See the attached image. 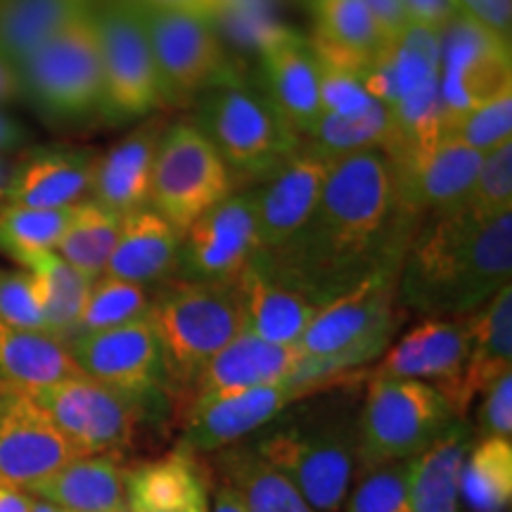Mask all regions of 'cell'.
<instances>
[{
  "mask_svg": "<svg viewBox=\"0 0 512 512\" xmlns=\"http://www.w3.org/2000/svg\"><path fill=\"white\" fill-rule=\"evenodd\" d=\"M418 223L399 200L389 157L358 152L332 164L304 226L256 254L254 266L320 309L370 278L399 273Z\"/></svg>",
  "mask_w": 512,
  "mask_h": 512,
  "instance_id": "1",
  "label": "cell"
},
{
  "mask_svg": "<svg viewBox=\"0 0 512 512\" xmlns=\"http://www.w3.org/2000/svg\"><path fill=\"white\" fill-rule=\"evenodd\" d=\"M510 275L512 214L482 219L460 204L418 223L396 299L427 318H463L510 285Z\"/></svg>",
  "mask_w": 512,
  "mask_h": 512,
  "instance_id": "2",
  "label": "cell"
},
{
  "mask_svg": "<svg viewBox=\"0 0 512 512\" xmlns=\"http://www.w3.org/2000/svg\"><path fill=\"white\" fill-rule=\"evenodd\" d=\"M354 382V380H351ZM351 382L316 403L299 401L294 411L249 437L261 458L283 472L316 512H339L356 479L358 403Z\"/></svg>",
  "mask_w": 512,
  "mask_h": 512,
  "instance_id": "3",
  "label": "cell"
},
{
  "mask_svg": "<svg viewBox=\"0 0 512 512\" xmlns=\"http://www.w3.org/2000/svg\"><path fill=\"white\" fill-rule=\"evenodd\" d=\"M147 320L162 344L171 384H195L211 358L242 332L235 283L169 280L152 290Z\"/></svg>",
  "mask_w": 512,
  "mask_h": 512,
  "instance_id": "4",
  "label": "cell"
},
{
  "mask_svg": "<svg viewBox=\"0 0 512 512\" xmlns=\"http://www.w3.org/2000/svg\"><path fill=\"white\" fill-rule=\"evenodd\" d=\"M195 102L192 124L216 147L233 178L264 181L302 145L264 88L249 86L240 76Z\"/></svg>",
  "mask_w": 512,
  "mask_h": 512,
  "instance_id": "5",
  "label": "cell"
},
{
  "mask_svg": "<svg viewBox=\"0 0 512 512\" xmlns=\"http://www.w3.org/2000/svg\"><path fill=\"white\" fill-rule=\"evenodd\" d=\"M439 34L441 29L408 24L382 41L361 69L366 88L394 121L396 145L389 155L439 138Z\"/></svg>",
  "mask_w": 512,
  "mask_h": 512,
  "instance_id": "6",
  "label": "cell"
},
{
  "mask_svg": "<svg viewBox=\"0 0 512 512\" xmlns=\"http://www.w3.org/2000/svg\"><path fill=\"white\" fill-rule=\"evenodd\" d=\"M399 273H384L320 306L299 351L323 375L356 373L389 349L406 309L396 299Z\"/></svg>",
  "mask_w": 512,
  "mask_h": 512,
  "instance_id": "7",
  "label": "cell"
},
{
  "mask_svg": "<svg viewBox=\"0 0 512 512\" xmlns=\"http://www.w3.org/2000/svg\"><path fill=\"white\" fill-rule=\"evenodd\" d=\"M456 420V413L432 384L370 377L358 408L356 475L418 458Z\"/></svg>",
  "mask_w": 512,
  "mask_h": 512,
  "instance_id": "8",
  "label": "cell"
},
{
  "mask_svg": "<svg viewBox=\"0 0 512 512\" xmlns=\"http://www.w3.org/2000/svg\"><path fill=\"white\" fill-rule=\"evenodd\" d=\"M24 394L83 456H117L136 441L140 425L157 418L164 406L133 399L83 375Z\"/></svg>",
  "mask_w": 512,
  "mask_h": 512,
  "instance_id": "9",
  "label": "cell"
},
{
  "mask_svg": "<svg viewBox=\"0 0 512 512\" xmlns=\"http://www.w3.org/2000/svg\"><path fill=\"white\" fill-rule=\"evenodd\" d=\"M22 91L57 117L102 110L105 86L98 38L86 3L17 67Z\"/></svg>",
  "mask_w": 512,
  "mask_h": 512,
  "instance_id": "10",
  "label": "cell"
},
{
  "mask_svg": "<svg viewBox=\"0 0 512 512\" xmlns=\"http://www.w3.org/2000/svg\"><path fill=\"white\" fill-rule=\"evenodd\" d=\"M98 38L102 110L114 119H140L166 105L150 38L133 0H86Z\"/></svg>",
  "mask_w": 512,
  "mask_h": 512,
  "instance_id": "11",
  "label": "cell"
},
{
  "mask_svg": "<svg viewBox=\"0 0 512 512\" xmlns=\"http://www.w3.org/2000/svg\"><path fill=\"white\" fill-rule=\"evenodd\" d=\"M230 192H235V178L200 128L192 121H178L166 128L147 207L183 235Z\"/></svg>",
  "mask_w": 512,
  "mask_h": 512,
  "instance_id": "12",
  "label": "cell"
},
{
  "mask_svg": "<svg viewBox=\"0 0 512 512\" xmlns=\"http://www.w3.org/2000/svg\"><path fill=\"white\" fill-rule=\"evenodd\" d=\"M150 38L166 105L195 102L202 93L238 79L223 48L219 27L211 19L176 10L138 5Z\"/></svg>",
  "mask_w": 512,
  "mask_h": 512,
  "instance_id": "13",
  "label": "cell"
},
{
  "mask_svg": "<svg viewBox=\"0 0 512 512\" xmlns=\"http://www.w3.org/2000/svg\"><path fill=\"white\" fill-rule=\"evenodd\" d=\"M354 377L356 373L339 377H290L283 382L261 384V387L190 403L178 448L192 456L221 451V448L254 437L294 403L325 392V389L339 387Z\"/></svg>",
  "mask_w": 512,
  "mask_h": 512,
  "instance_id": "14",
  "label": "cell"
},
{
  "mask_svg": "<svg viewBox=\"0 0 512 512\" xmlns=\"http://www.w3.org/2000/svg\"><path fill=\"white\" fill-rule=\"evenodd\" d=\"M508 88H512L510 41L458 12L439 34L441 124Z\"/></svg>",
  "mask_w": 512,
  "mask_h": 512,
  "instance_id": "15",
  "label": "cell"
},
{
  "mask_svg": "<svg viewBox=\"0 0 512 512\" xmlns=\"http://www.w3.org/2000/svg\"><path fill=\"white\" fill-rule=\"evenodd\" d=\"M320 102L323 112L318 128L304 143L328 162L335 164L337 159L368 150H380L384 155L394 150V121L366 88L361 69L320 60Z\"/></svg>",
  "mask_w": 512,
  "mask_h": 512,
  "instance_id": "16",
  "label": "cell"
},
{
  "mask_svg": "<svg viewBox=\"0 0 512 512\" xmlns=\"http://www.w3.org/2000/svg\"><path fill=\"white\" fill-rule=\"evenodd\" d=\"M67 347L79 373L88 380L140 401H166L169 370L147 316L121 328L74 337Z\"/></svg>",
  "mask_w": 512,
  "mask_h": 512,
  "instance_id": "17",
  "label": "cell"
},
{
  "mask_svg": "<svg viewBox=\"0 0 512 512\" xmlns=\"http://www.w3.org/2000/svg\"><path fill=\"white\" fill-rule=\"evenodd\" d=\"M259 254L252 192H230L181 235L174 280L235 283Z\"/></svg>",
  "mask_w": 512,
  "mask_h": 512,
  "instance_id": "18",
  "label": "cell"
},
{
  "mask_svg": "<svg viewBox=\"0 0 512 512\" xmlns=\"http://www.w3.org/2000/svg\"><path fill=\"white\" fill-rule=\"evenodd\" d=\"M482 157L451 138H434L394 152L389 162L401 204L420 221L458 209L472 188Z\"/></svg>",
  "mask_w": 512,
  "mask_h": 512,
  "instance_id": "19",
  "label": "cell"
},
{
  "mask_svg": "<svg viewBox=\"0 0 512 512\" xmlns=\"http://www.w3.org/2000/svg\"><path fill=\"white\" fill-rule=\"evenodd\" d=\"M83 453L57 430L34 399L3 389L0 396V484L29 489Z\"/></svg>",
  "mask_w": 512,
  "mask_h": 512,
  "instance_id": "20",
  "label": "cell"
},
{
  "mask_svg": "<svg viewBox=\"0 0 512 512\" xmlns=\"http://www.w3.org/2000/svg\"><path fill=\"white\" fill-rule=\"evenodd\" d=\"M268 98L275 110L302 140L316 133L323 102H320V60L311 38L283 24H268L256 36Z\"/></svg>",
  "mask_w": 512,
  "mask_h": 512,
  "instance_id": "21",
  "label": "cell"
},
{
  "mask_svg": "<svg viewBox=\"0 0 512 512\" xmlns=\"http://www.w3.org/2000/svg\"><path fill=\"white\" fill-rule=\"evenodd\" d=\"M332 169L323 155L302 140L299 150L259 181L252 192L259 254L280 247L304 226L316 209Z\"/></svg>",
  "mask_w": 512,
  "mask_h": 512,
  "instance_id": "22",
  "label": "cell"
},
{
  "mask_svg": "<svg viewBox=\"0 0 512 512\" xmlns=\"http://www.w3.org/2000/svg\"><path fill=\"white\" fill-rule=\"evenodd\" d=\"M470 344V316L427 318L408 330L392 349L384 351L370 377L427 382L446 399L463 375Z\"/></svg>",
  "mask_w": 512,
  "mask_h": 512,
  "instance_id": "23",
  "label": "cell"
},
{
  "mask_svg": "<svg viewBox=\"0 0 512 512\" xmlns=\"http://www.w3.org/2000/svg\"><path fill=\"white\" fill-rule=\"evenodd\" d=\"M290 377H330L323 375L304 358L297 344H271L259 339L252 332L242 330L233 342L226 344L219 354L204 366L192 384V401H207L216 396L242 392V389L261 387L290 380ZM339 377V375H337Z\"/></svg>",
  "mask_w": 512,
  "mask_h": 512,
  "instance_id": "24",
  "label": "cell"
},
{
  "mask_svg": "<svg viewBox=\"0 0 512 512\" xmlns=\"http://www.w3.org/2000/svg\"><path fill=\"white\" fill-rule=\"evenodd\" d=\"M166 117H145L143 124L98 157L88 200L126 216L150 204V185Z\"/></svg>",
  "mask_w": 512,
  "mask_h": 512,
  "instance_id": "25",
  "label": "cell"
},
{
  "mask_svg": "<svg viewBox=\"0 0 512 512\" xmlns=\"http://www.w3.org/2000/svg\"><path fill=\"white\" fill-rule=\"evenodd\" d=\"M95 162L98 155L88 150H38L10 171L0 200L12 207H74L91 195Z\"/></svg>",
  "mask_w": 512,
  "mask_h": 512,
  "instance_id": "26",
  "label": "cell"
},
{
  "mask_svg": "<svg viewBox=\"0 0 512 512\" xmlns=\"http://www.w3.org/2000/svg\"><path fill=\"white\" fill-rule=\"evenodd\" d=\"M470 318V354L456 389L446 396L458 420H465L477 396L503 375L512 373V287L505 285L482 309L470 313Z\"/></svg>",
  "mask_w": 512,
  "mask_h": 512,
  "instance_id": "27",
  "label": "cell"
},
{
  "mask_svg": "<svg viewBox=\"0 0 512 512\" xmlns=\"http://www.w3.org/2000/svg\"><path fill=\"white\" fill-rule=\"evenodd\" d=\"M178 252L181 233L155 209L143 207L121 219L117 245L102 275L150 290L174 280Z\"/></svg>",
  "mask_w": 512,
  "mask_h": 512,
  "instance_id": "28",
  "label": "cell"
},
{
  "mask_svg": "<svg viewBox=\"0 0 512 512\" xmlns=\"http://www.w3.org/2000/svg\"><path fill=\"white\" fill-rule=\"evenodd\" d=\"M126 512H209V482L197 456L176 448L128 472Z\"/></svg>",
  "mask_w": 512,
  "mask_h": 512,
  "instance_id": "29",
  "label": "cell"
},
{
  "mask_svg": "<svg viewBox=\"0 0 512 512\" xmlns=\"http://www.w3.org/2000/svg\"><path fill=\"white\" fill-rule=\"evenodd\" d=\"M235 294L242 311V330L271 344H299L318 313V306L273 283L254 261L235 280Z\"/></svg>",
  "mask_w": 512,
  "mask_h": 512,
  "instance_id": "30",
  "label": "cell"
},
{
  "mask_svg": "<svg viewBox=\"0 0 512 512\" xmlns=\"http://www.w3.org/2000/svg\"><path fill=\"white\" fill-rule=\"evenodd\" d=\"M126 479L117 456H81L27 491L67 512H126Z\"/></svg>",
  "mask_w": 512,
  "mask_h": 512,
  "instance_id": "31",
  "label": "cell"
},
{
  "mask_svg": "<svg viewBox=\"0 0 512 512\" xmlns=\"http://www.w3.org/2000/svg\"><path fill=\"white\" fill-rule=\"evenodd\" d=\"M221 484H226L247 512H316L283 472L268 465L249 439L211 453Z\"/></svg>",
  "mask_w": 512,
  "mask_h": 512,
  "instance_id": "32",
  "label": "cell"
},
{
  "mask_svg": "<svg viewBox=\"0 0 512 512\" xmlns=\"http://www.w3.org/2000/svg\"><path fill=\"white\" fill-rule=\"evenodd\" d=\"M477 434L456 420L434 444L413 458L411 512H460V475Z\"/></svg>",
  "mask_w": 512,
  "mask_h": 512,
  "instance_id": "33",
  "label": "cell"
},
{
  "mask_svg": "<svg viewBox=\"0 0 512 512\" xmlns=\"http://www.w3.org/2000/svg\"><path fill=\"white\" fill-rule=\"evenodd\" d=\"M79 375L62 339L0 323V389L31 392Z\"/></svg>",
  "mask_w": 512,
  "mask_h": 512,
  "instance_id": "34",
  "label": "cell"
},
{
  "mask_svg": "<svg viewBox=\"0 0 512 512\" xmlns=\"http://www.w3.org/2000/svg\"><path fill=\"white\" fill-rule=\"evenodd\" d=\"M313 10L311 46L323 62L363 69L382 46L380 29L366 0H309Z\"/></svg>",
  "mask_w": 512,
  "mask_h": 512,
  "instance_id": "35",
  "label": "cell"
},
{
  "mask_svg": "<svg viewBox=\"0 0 512 512\" xmlns=\"http://www.w3.org/2000/svg\"><path fill=\"white\" fill-rule=\"evenodd\" d=\"M19 266L34 275L48 335L67 344L74 337L93 280L69 266L57 252L31 254Z\"/></svg>",
  "mask_w": 512,
  "mask_h": 512,
  "instance_id": "36",
  "label": "cell"
},
{
  "mask_svg": "<svg viewBox=\"0 0 512 512\" xmlns=\"http://www.w3.org/2000/svg\"><path fill=\"white\" fill-rule=\"evenodd\" d=\"M512 501V441L477 439L460 475V512H508Z\"/></svg>",
  "mask_w": 512,
  "mask_h": 512,
  "instance_id": "37",
  "label": "cell"
},
{
  "mask_svg": "<svg viewBox=\"0 0 512 512\" xmlns=\"http://www.w3.org/2000/svg\"><path fill=\"white\" fill-rule=\"evenodd\" d=\"M86 0H0V55L19 67Z\"/></svg>",
  "mask_w": 512,
  "mask_h": 512,
  "instance_id": "38",
  "label": "cell"
},
{
  "mask_svg": "<svg viewBox=\"0 0 512 512\" xmlns=\"http://www.w3.org/2000/svg\"><path fill=\"white\" fill-rule=\"evenodd\" d=\"M121 219L124 216L117 211L93 200H83L74 207L72 223L55 252L81 275L98 280L105 273L112 249L117 245Z\"/></svg>",
  "mask_w": 512,
  "mask_h": 512,
  "instance_id": "39",
  "label": "cell"
},
{
  "mask_svg": "<svg viewBox=\"0 0 512 512\" xmlns=\"http://www.w3.org/2000/svg\"><path fill=\"white\" fill-rule=\"evenodd\" d=\"M74 207L36 209L3 204L0 207V252L8 254L17 264H22L31 254L55 252L72 223Z\"/></svg>",
  "mask_w": 512,
  "mask_h": 512,
  "instance_id": "40",
  "label": "cell"
},
{
  "mask_svg": "<svg viewBox=\"0 0 512 512\" xmlns=\"http://www.w3.org/2000/svg\"><path fill=\"white\" fill-rule=\"evenodd\" d=\"M150 302L152 290H147V287L100 275L98 280H93L79 323H76L74 337L136 323V320L147 316Z\"/></svg>",
  "mask_w": 512,
  "mask_h": 512,
  "instance_id": "41",
  "label": "cell"
},
{
  "mask_svg": "<svg viewBox=\"0 0 512 512\" xmlns=\"http://www.w3.org/2000/svg\"><path fill=\"white\" fill-rule=\"evenodd\" d=\"M439 138L458 140L470 150L486 155L512 140V88L498 93L475 110L441 124Z\"/></svg>",
  "mask_w": 512,
  "mask_h": 512,
  "instance_id": "42",
  "label": "cell"
},
{
  "mask_svg": "<svg viewBox=\"0 0 512 512\" xmlns=\"http://www.w3.org/2000/svg\"><path fill=\"white\" fill-rule=\"evenodd\" d=\"M411 472L413 460L363 472L339 512H411Z\"/></svg>",
  "mask_w": 512,
  "mask_h": 512,
  "instance_id": "43",
  "label": "cell"
},
{
  "mask_svg": "<svg viewBox=\"0 0 512 512\" xmlns=\"http://www.w3.org/2000/svg\"><path fill=\"white\" fill-rule=\"evenodd\" d=\"M463 207L482 219L512 214V140L482 157Z\"/></svg>",
  "mask_w": 512,
  "mask_h": 512,
  "instance_id": "44",
  "label": "cell"
},
{
  "mask_svg": "<svg viewBox=\"0 0 512 512\" xmlns=\"http://www.w3.org/2000/svg\"><path fill=\"white\" fill-rule=\"evenodd\" d=\"M0 323L48 335L34 275L24 268L22 271H0Z\"/></svg>",
  "mask_w": 512,
  "mask_h": 512,
  "instance_id": "45",
  "label": "cell"
},
{
  "mask_svg": "<svg viewBox=\"0 0 512 512\" xmlns=\"http://www.w3.org/2000/svg\"><path fill=\"white\" fill-rule=\"evenodd\" d=\"M482 396L475 434L479 439H512V373L496 380Z\"/></svg>",
  "mask_w": 512,
  "mask_h": 512,
  "instance_id": "46",
  "label": "cell"
},
{
  "mask_svg": "<svg viewBox=\"0 0 512 512\" xmlns=\"http://www.w3.org/2000/svg\"><path fill=\"white\" fill-rule=\"evenodd\" d=\"M458 12L472 17L475 22L484 24L494 34L510 41V22H512V0H451Z\"/></svg>",
  "mask_w": 512,
  "mask_h": 512,
  "instance_id": "47",
  "label": "cell"
},
{
  "mask_svg": "<svg viewBox=\"0 0 512 512\" xmlns=\"http://www.w3.org/2000/svg\"><path fill=\"white\" fill-rule=\"evenodd\" d=\"M396 3H399L408 22L432 29H444L458 15L451 0H396Z\"/></svg>",
  "mask_w": 512,
  "mask_h": 512,
  "instance_id": "48",
  "label": "cell"
},
{
  "mask_svg": "<svg viewBox=\"0 0 512 512\" xmlns=\"http://www.w3.org/2000/svg\"><path fill=\"white\" fill-rule=\"evenodd\" d=\"M133 3L143 5V8H155V10L188 12V15L211 19L216 27H221V22L230 12L233 0H133Z\"/></svg>",
  "mask_w": 512,
  "mask_h": 512,
  "instance_id": "49",
  "label": "cell"
},
{
  "mask_svg": "<svg viewBox=\"0 0 512 512\" xmlns=\"http://www.w3.org/2000/svg\"><path fill=\"white\" fill-rule=\"evenodd\" d=\"M27 143V131L19 124L17 119L8 117L5 112H0V152L17 150Z\"/></svg>",
  "mask_w": 512,
  "mask_h": 512,
  "instance_id": "50",
  "label": "cell"
},
{
  "mask_svg": "<svg viewBox=\"0 0 512 512\" xmlns=\"http://www.w3.org/2000/svg\"><path fill=\"white\" fill-rule=\"evenodd\" d=\"M0 512H31V494L19 486L0 484Z\"/></svg>",
  "mask_w": 512,
  "mask_h": 512,
  "instance_id": "51",
  "label": "cell"
},
{
  "mask_svg": "<svg viewBox=\"0 0 512 512\" xmlns=\"http://www.w3.org/2000/svg\"><path fill=\"white\" fill-rule=\"evenodd\" d=\"M22 93V81H19L17 69L0 55V102L15 100Z\"/></svg>",
  "mask_w": 512,
  "mask_h": 512,
  "instance_id": "52",
  "label": "cell"
},
{
  "mask_svg": "<svg viewBox=\"0 0 512 512\" xmlns=\"http://www.w3.org/2000/svg\"><path fill=\"white\" fill-rule=\"evenodd\" d=\"M209 512H247L245 505L240 503V498L228 489L226 484H219L214 494V503L209 505Z\"/></svg>",
  "mask_w": 512,
  "mask_h": 512,
  "instance_id": "53",
  "label": "cell"
},
{
  "mask_svg": "<svg viewBox=\"0 0 512 512\" xmlns=\"http://www.w3.org/2000/svg\"><path fill=\"white\" fill-rule=\"evenodd\" d=\"M31 512H67V510L57 508V505L43 501V498L31 496Z\"/></svg>",
  "mask_w": 512,
  "mask_h": 512,
  "instance_id": "54",
  "label": "cell"
},
{
  "mask_svg": "<svg viewBox=\"0 0 512 512\" xmlns=\"http://www.w3.org/2000/svg\"><path fill=\"white\" fill-rule=\"evenodd\" d=\"M8 176H10L8 166H5L3 159H0V190H3V185H5V181H8Z\"/></svg>",
  "mask_w": 512,
  "mask_h": 512,
  "instance_id": "55",
  "label": "cell"
},
{
  "mask_svg": "<svg viewBox=\"0 0 512 512\" xmlns=\"http://www.w3.org/2000/svg\"><path fill=\"white\" fill-rule=\"evenodd\" d=\"M0 396H3V389H0Z\"/></svg>",
  "mask_w": 512,
  "mask_h": 512,
  "instance_id": "56",
  "label": "cell"
}]
</instances>
